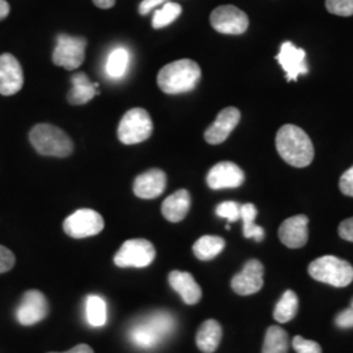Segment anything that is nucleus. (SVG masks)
Segmentation results:
<instances>
[{"instance_id":"obj_1","label":"nucleus","mask_w":353,"mask_h":353,"mask_svg":"<svg viewBox=\"0 0 353 353\" xmlns=\"http://www.w3.org/2000/svg\"><path fill=\"white\" fill-rule=\"evenodd\" d=\"M174 328V316L169 312L159 310L143 316L139 322L134 323L130 328V339L139 348L151 350L172 335Z\"/></svg>"},{"instance_id":"obj_2","label":"nucleus","mask_w":353,"mask_h":353,"mask_svg":"<svg viewBox=\"0 0 353 353\" xmlns=\"http://www.w3.org/2000/svg\"><path fill=\"white\" fill-rule=\"evenodd\" d=\"M276 150L290 166L305 168L314 159V147L307 134L300 127L285 125L276 134Z\"/></svg>"},{"instance_id":"obj_3","label":"nucleus","mask_w":353,"mask_h":353,"mask_svg":"<svg viewBox=\"0 0 353 353\" xmlns=\"http://www.w3.org/2000/svg\"><path fill=\"white\" fill-rule=\"evenodd\" d=\"M202 77L199 64L191 59H179L166 64L157 76V84L168 94L188 93L198 85Z\"/></svg>"},{"instance_id":"obj_4","label":"nucleus","mask_w":353,"mask_h":353,"mask_svg":"<svg viewBox=\"0 0 353 353\" xmlns=\"http://www.w3.org/2000/svg\"><path fill=\"white\" fill-rule=\"evenodd\" d=\"M29 140L42 156L67 157L74 152V143L63 130L48 123L33 127L29 132Z\"/></svg>"},{"instance_id":"obj_5","label":"nucleus","mask_w":353,"mask_h":353,"mask_svg":"<svg viewBox=\"0 0 353 353\" xmlns=\"http://www.w3.org/2000/svg\"><path fill=\"white\" fill-rule=\"evenodd\" d=\"M309 275L316 281L344 288L353 281V267L344 259L325 255L309 265Z\"/></svg>"},{"instance_id":"obj_6","label":"nucleus","mask_w":353,"mask_h":353,"mask_svg":"<svg viewBox=\"0 0 353 353\" xmlns=\"http://www.w3.org/2000/svg\"><path fill=\"white\" fill-rule=\"evenodd\" d=\"M153 132L151 115L141 108L128 110L119 122L118 139L131 145L148 139Z\"/></svg>"},{"instance_id":"obj_7","label":"nucleus","mask_w":353,"mask_h":353,"mask_svg":"<svg viewBox=\"0 0 353 353\" xmlns=\"http://www.w3.org/2000/svg\"><path fill=\"white\" fill-rule=\"evenodd\" d=\"M156 250L152 242L143 239L128 240L114 256V263L121 268H144L154 261Z\"/></svg>"},{"instance_id":"obj_8","label":"nucleus","mask_w":353,"mask_h":353,"mask_svg":"<svg viewBox=\"0 0 353 353\" xmlns=\"http://www.w3.org/2000/svg\"><path fill=\"white\" fill-rule=\"evenodd\" d=\"M85 48V38L59 34L57 37V46L52 52V62L70 71L76 70L84 63Z\"/></svg>"},{"instance_id":"obj_9","label":"nucleus","mask_w":353,"mask_h":353,"mask_svg":"<svg viewBox=\"0 0 353 353\" xmlns=\"http://www.w3.org/2000/svg\"><path fill=\"white\" fill-rule=\"evenodd\" d=\"M103 225L101 214L93 210L83 208L64 220L63 229L65 234L72 239H87L101 233Z\"/></svg>"},{"instance_id":"obj_10","label":"nucleus","mask_w":353,"mask_h":353,"mask_svg":"<svg viewBox=\"0 0 353 353\" xmlns=\"http://www.w3.org/2000/svg\"><path fill=\"white\" fill-rule=\"evenodd\" d=\"M211 26L221 34L239 36L248 30L249 17L234 6H220L211 13Z\"/></svg>"},{"instance_id":"obj_11","label":"nucleus","mask_w":353,"mask_h":353,"mask_svg":"<svg viewBox=\"0 0 353 353\" xmlns=\"http://www.w3.org/2000/svg\"><path fill=\"white\" fill-rule=\"evenodd\" d=\"M49 314V303L42 292L30 290L26 292L16 309V318L23 326H33Z\"/></svg>"},{"instance_id":"obj_12","label":"nucleus","mask_w":353,"mask_h":353,"mask_svg":"<svg viewBox=\"0 0 353 353\" xmlns=\"http://www.w3.org/2000/svg\"><path fill=\"white\" fill-rule=\"evenodd\" d=\"M265 267L256 261L250 259L243 265L240 274L232 279V290L240 296H250L262 290L263 287Z\"/></svg>"},{"instance_id":"obj_13","label":"nucleus","mask_w":353,"mask_h":353,"mask_svg":"<svg viewBox=\"0 0 353 353\" xmlns=\"http://www.w3.org/2000/svg\"><path fill=\"white\" fill-rule=\"evenodd\" d=\"M276 61L285 71L288 81H296L299 76L306 75L309 72V67L306 64V52L303 49L296 48L290 41L284 42L280 46Z\"/></svg>"},{"instance_id":"obj_14","label":"nucleus","mask_w":353,"mask_h":353,"mask_svg":"<svg viewBox=\"0 0 353 353\" xmlns=\"http://www.w3.org/2000/svg\"><path fill=\"white\" fill-rule=\"evenodd\" d=\"M245 181V173L239 165L223 161L214 165L207 174V185L210 189H236Z\"/></svg>"},{"instance_id":"obj_15","label":"nucleus","mask_w":353,"mask_h":353,"mask_svg":"<svg viewBox=\"0 0 353 353\" xmlns=\"http://www.w3.org/2000/svg\"><path fill=\"white\" fill-rule=\"evenodd\" d=\"M24 85L21 64L12 54L0 55V94L13 96Z\"/></svg>"},{"instance_id":"obj_16","label":"nucleus","mask_w":353,"mask_h":353,"mask_svg":"<svg viewBox=\"0 0 353 353\" xmlns=\"http://www.w3.org/2000/svg\"><path fill=\"white\" fill-rule=\"evenodd\" d=\"M241 113L236 108H225L216 117L214 123L204 132V139L208 144H221L228 139L232 131L240 123Z\"/></svg>"},{"instance_id":"obj_17","label":"nucleus","mask_w":353,"mask_h":353,"mask_svg":"<svg viewBox=\"0 0 353 353\" xmlns=\"http://www.w3.org/2000/svg\"><path fill=\"white\" fill-rule=\"evenodd\" d=\"M307 225L309 219L305 214L290 217L279 228V239L290 249L303 248L309 239Z\"/></svg>"},{"instance_id":"obj_18","label":"nucleus","mask_w":353,"mask_h":353,"mask_svg":"<svg viewBox=\"0 0 353 353\" xmlns=\"http://www.w3.org/2000/svg\"><path fill=\"white\" fill-rule=\"evenodd\" d=\"M166 188V174L160 169H151L137 176L134 181V192L141 199L159 198Z\"/></svg>"},{"instance_id":"obj_19","label":"nucleus","mask_w":353,"mask_h":353,"mask_svg":"<svg viewBox=\"0 0 353 353\" xmlns=\"http://www.w3.org/2000/svg\"><path fill=\"white\" fill-rule=\"evenodd\" d=\"M169 284L188 305H195L202 299V290L189 272L172 271L169 274Z\"/></svg>"},{"instance_id":"obj_20","label":"nucleus","mask_w":353,"mask_h":353,"mask_svg":"<svg viewBox=\"0 0 353 353\" xmlns=\"http://www.w3.org/2000/svg\"><path fill=\"white\" fill-rule=\"evenodd\" d=\"M191 196L188 190H178L165 199L161 212L170 223H179L189 214Z\"/></svg>"},{"instance_id":"obj_21","label":"nucleus","mask_w":353,"mask_h":353,"mask_svg":"<svg viewBox=\"0 0 353 353\" xmlns=\"http://www.w3.org/2000/svg\"><path fill=\"white\" fill-rule=\"evenodd\" d=\"M72 89L68 93V102L71 105H84L99 94V84L90 83L88 76L79 72L71 77Z\"/></svg>"},{"instance_id":"obj_22","label":"nucleus","mask_w":353,"mask_h":353,"mask_svg":"<svg viewBox=\"0 0 353 353\" xmlns=\"http://www.w3.org/2000/svg\"><path fill=\"white\" fill-rule=\"evenodd\" d=\"M223 336V328L214 319L203 322L202 326L196 332V345L203 353H214Z\"/></svg>"},{"instance_id":"obj_23","label":"nucleus","mask_w":353,"mask_h":353,"mask_svg":"<svg viewBox=\"0 0 353 353\" xmlns=\"http://www.w3.org/2000/svg\"><path fill=\"white\" fill-rule=\"evenodd\" d=\"M225 248V241L219 236H203L192 246L195 256L201 261H211Z\"/></svg>"},{"instance_id":"obj_24","label":"nucleus","mask_w":353,"mask_h":353,"mask_svg":"<svg viewBox=\"0 0 353 353\" xmlns=\"http://www.w3.org/2000/svg\"><path fill=\"white\" fill-rule=\"evenodd\" d=\"M290 338L284 328L271 326L267 328L262 353H288Z\"/></svg>"},{"instance_id":"obj_25","label":"nucleus","mask_w":353,"mask_h":353,"mask_svg":"<svg viewBox=\"0 0 353 353\" xmlns=\"http://www.w3.org/2000/svg\"><path fill=\"white\" fill-rule=\"evenodd\" d=\"M258 214L256 207L252 203H246L241 205V220L243 223V236L246 239H252L256 242L265 240L263 228L255 224V217Z\"/></svg>"},{"instance_id":"obj_26","label":"nucleus","mask_w":353,"mask_h":353,"mask_svg":"<svg viewBox=\"0 0 353 353\" xmlns=\"http://www.w3.org/2000/svg\"><path fill=\"white\" fill-rule=\"evenodd\" d=\"M299 312V297L293 290H287L274 310V318L280 323H287L292 321Z\"/></svg>"},{"instance_id":"obj_27","label":"nucleus","mask_w":353,"mask_h":353,"mask_svg":"<svg viewBox=\"0 0 353 353\" xmlns=\"http://www.w3.org/2000/svg\"><path fill=\"white\" fill-rule=\"evenodd\" d=\"M88 323L93 327H101L108 321V307L105 300L100 296H88L85 303Z\"/></svg>"},{"instance_id":"obj_28","label":"nucleus","mask_w":353,"mask_h":353,"mask_svg":"<svg viewBox=\"0 0 353 353\" xmlns=\"http://www.w3.org/2000/svg\"><path fill=\"white\" fill-rule=\"evenodd\" d=\"M130 64V52L123 48L114 49L106 62V74L112 79H119L126 74Z\"/></svg>"},{"instance_id":"obj_29","label":"nucleus","mask_w":353,"mask_h":353,"mask_svg":"<svg viewBox=\"0 0 353 353\" xmlns=\"http://www.w3.org/2000/svg\"><path fill=\"white\" fill-rule=\"evenodd\" d=\"M182 13V7L178 3L166 1L164 6L154 10L152 17V26L154 29H163L165 26H170L173 21H176Z\"/></svg>"},{"instance_id":"obj_30","label":"nucleus","mask_w":353,"mask_h":353,"mask_svg":"<svg viewBox=\"0 0 353 353\" xmlns=\"http://www.w3.org/2000/svg\"><path fill=\"white\" fill-rule=\"evenodd\" d=\"M216 214L228 223H236L241 219V205L237 202H223L216 207Z\"/></svg>"},{"instance_id":"obj_31","label":"nucleus","mask_w":353,"mask_h":353,"mask_svg":"<svg viewBox=\"0 0 353 353\" xmlns=\"http://www.w3.org/2000/svg\"><path fill=\"white\" fill-rule=\"evenodd\" d=\"M326 8L332 14L348 17L353 14V0H326Z\"/></svg>"},{"instance_id":"obj_32","label":"nucleus","mask_w":353,"mask_h":353,"mask_svg":"<svg viewBox=\"0 0 353 353\" xmlns=\"http://www.w3.org/2000/svg\"><path fill=\"white\" fill-rule=\"evenodd\" d=\"M292 345L296 353H322V348L316 341H307L303 336H294Z\"/></svg>"},{"instance_id":"obj_33","label":"nucleus","mask_w":353,"mask_h":353,"mask_svg":"<svg viewBox=\"0 0 353 353\" xmlns=\"http://www.w3.org/2000/svg\"><path fill=\"white\" fill-rule=\"evenodd\" d=\"M14 263H16V258L13 252L6 246L0 245V274L8 272L10 270H12Z\"/></svg>"},{"instance_id":"obj_34","label":"nucleus","mask_w":353,"mask_h":353,"mask_svg":"<svg viewBox=\"0 0 353 353\" xmlns=\"http://www.w3.org/2000/svg\"><path fill=\"white\" fill-rule=\"evenodd\" d=\"M341 192L347 196H353V166L343 173L339 182Z\"/></svg>"},{"instance_id":"obj_35","label":"nucleus","mask_w":353,"mask_h":353,"mask_svg":"<svg viewBox=\"0 0 353 353\" xmlns=\"http://www.w3.org/2000/svg\"><path fill=\"white\" fill-rule=\"evenodd\" d=\"M335 323L336 326L341 328H351L353 327V309H345L341 312L336 318H335Z\"/></svg>"},{"instance_id":"obj_36","label":"nucleus","mask_w":353,"mask_h":353,"mask_svg":"<svg viewBox=\"0 0 353 353\" xmlns=\"http://www.w3.org/2000/svg\"><path fill=\"white\" fill-rule=\"evenodd\" d=\"M166 1H170V0H143L139 6L140 14L145 16V14L151 13L152 11L160 8L161 6H164Z\"/></svg>"},{"instance_id":"obj_37","label":"nucleus","mask_w":353,"mask_h":353,"mask_svg":"<svg viewBox=\"0 0 353 353\" xmlns=\"http://www.w3.org/2000/svg\"><path fill=\"white\" fill-rule=\"evenodd\" d=\"M339 236L343 240L353 242V217L344 220L339 225Z\"/></svg>"},{"instance_id":"obj_38","label":"nucleus","mask_w":353,"mask_h":353,"mask_svg":"<svg viewBox=\"0 0 353 353\" xmlns=\"http://www.w3.org/2000/svg\"><path fill=\"white\" fill-rule=\"evenodd\" d=\"M49 353H58V352H49ZM62 353H94L93 352V350L89 347L88 344H79V345H76L74 347L72 350H70V351H67V352Z\"/></svg>"},{"instance_id":"obj_39","label":"nucleus","mask_w":353,"mask_h":353,"mask_svg":"<svg viewBox=\"0 0 353 353\" xmlns=\"http://www.w3.org/2000/svg\"><path fill=\"white\" fill-rule=\"evenodd\" d=\"M93 3H94L96 7H99L101 10H109V8L114 7L115 0H93Z\"/></svg>"},{"instance_id":"obj_40","label":"nucleus","mask_w":353,"mask_h":353,"mask_svg":"<svg viewBox=\"0 0 353 353\" xmlns=\"http://www.w3.org/2000/svg\"><path fill=\"white\" fill-rule=\"evenodd\" d=\"M10 13V4L6 0H0V21L4 20Z\"/></svg>"},{"instance_id":"obj_41","label":"nucleus","mask_w":353,"mask_h":353,"mask_svg":"<svg viewBox=\"0 0 353 353\" xmlns=\"http://www.w3.org/2000/svg\"><path fill=\"white\" fill-rule=\"evenodd\" d=\"M351 307H352V309H353V301H352V306H351Z\"/></svg>"}]
</instances>
